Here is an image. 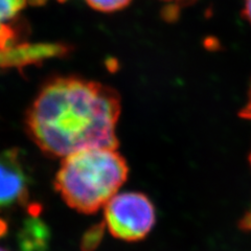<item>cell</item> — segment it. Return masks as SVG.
<instances>
[{
	"label": "cell",
	"instance_id": "6da1fadb",
	"mask_svg": "<svg viewBox=\"0 0 251 251\" xmlns=\"http://www.w3.org/2000/svg\"><path fill=\"white\" fill-rule=\"evenodd\" d=\"M119 93L106 85L78 77L46 83L26 113V130L47 155L66 157L86 149L116 150Z\"/></svg>",
	"mask_w": 251,
	"mask_h": 251
},
{
	"label": "cell",
	"instance_id": "7a4b0ae2",
	"mask_svg": "<svg viewBox=\"0 0 251 251\" xmlns=\"http://www.w3.org/2000/svg\"><path fill=\"white\" fill-rule=\"evenodd\" d=\"M128 177V166L116 150L86 149L66 156L54 187L68 206L93 214L119 192Z\"/></svg>",
	"mask_w": 251,
	"mask_h": 251
},
{
	"label": "cell",
	"instance_id": "3957f363",
	"mask_svg": "<svg viewBox=\"0 0 251 251\" xmlns=\"http://www.w3.org/2000/svg\"><path fill=\"white\" fill-rule=\"evenodd\" d=\"M104 207L108 230L123 241L143 240L155 224V208L144 194H116Z\"/></svg>",
	"mask_w": 251,
	"mask_h": 251
},
{
	"label": "cell",
	"instance_id": "277c9868",
	"mask_svg": "<svg viewBox=\"0 0 251 251\" xmlns=\"http://www.w3.org/2000/svg\"><path fill=\"white\" fill-rule=\"evenodd\" d=\"M29 185L30 178L18 149L0 153V210L25 204Z\"/></svg>",
	"mask_w": 251,
	"mask_h": 251
},
{
	"label": "cell",
	"instance_id": "5b68a950",
	"mask_svg": "<svg viewBox=\"0 0 251 251\" xmlns=\"http://www.w3.org/2000/svg\"><path fill=\"white\" fill-rule=\"evenodd\" d=\"M68 51L65 45L56 43L19 44L0 47V68H19L39 64L45 60L62 57Z\"/></svg>",
	"mask_w": 251,
	"mask_h": 251
},
{
	"label": "cell",
	"instance_id": "8992f818",
	"mask_svg": "<svg viewBox=\"0 0 251 251\" xmlns=\"http://www.w3.org/2000/svg\"><path fill=\"white\" fill-rule=\"evenodd\" d=\"M28 0H0V47L13 45L10 23L17 17Z\"/></svg>",
	"mask_w": 251,
	"mask_h": 251
},
{
	"label": "cell",
	"instance_id": "52a82bcc",
	"mask_svg": "<svg viewBox=\"0 0 251 251\" xmlns=\"http://www.w3.org/2000/svg\"><path fill=\"white\" fill-rule=\"evenodd\" d=\"M26 227L22 231V250L23 251H40L44 248L49 238V231L41 221L27 222Z\"/></svg>",
	"mask_w": 251,
	"mask_h": 251
},
{
	"label": "cell",
	"instance_id": "ba28073f",
	"mask_svg": "<svg viewBox=\"0 0 251 251\" xmlns=\"http://www.w3.org/2000/svg\"><path fill=\"white\" fill-rule=\"evenodd\" d=\"M94 10L100 12H115L127 6L131 0H86Z\"/></svg>",
	"mask_w": 251,
	"mask_h": 251
},
{
	"label": "cell",
	"instance_id": "9c48e42d",
	"mask_svg": "<svg viewBox=\"0 0 251 251\" xmlns=\"http://www.w3.org/2000/svg\"><path fill=\"white\" fill-rule=\"evenodd\" d=\"M104 227L103 225L93 226L87 232L84 234L82 241V249L83 251H92L96 248L103 237Z\"/></svg>",
	"mask_w": 251,
	"mask_h": 251
},
{
	"label": "cell",
	"instance_id": "30bf717a",
	"mask_svg": "<svg viewBox=\"0 0 251 251\" xmlns=\"http://www.w3.org/2000/svg\"><path fill=\"white\" fill-rule=\"evenodd\" d=\"M240 115L243 117V119L251 120V84H250V89H249V93H248V101H247V104L244 106V108L242 109Z\"/></svg>",
	"mask_w": 251,
	"mask_h": 251
},
{
	"label": "cell",
	"instance_id": "8fae6325",
	"mask_svg": "<svg viewBox=\"0 0 251 251\" xmlns=\"http://www.w3.org/2000/svg\"><path fill=\"white\" fill-rule=\"evenodd\" d=\"M241 226L243 227V229L251 230V209L245 215V217L243 218Z\"/></svg>",
	"mask_w": 251,
	"mask_h": 251
},
{
	"label": "cell",
	"instance_id": "7c38bea8",
	"mask_svg": "<svg viewBox=\"0 0 251 251\" xmlns=\"http://www.w3.org/2000/svg\"><path fill=\"white\" fill-rule=\"evenodd\" d=\"M243 15L245 16V18L251 23V0H245L244 11H243Z\"/></svg>",
	"mask_w": 251,
	"mask_h": 251
},
{
	"label": "cell",
	"instance_id": "4fadbf2b",
	"mask_svg": "<svg viewBox=\"0 0 251 251\" xmlns=\"http://www.w3.org/2000/svg\"><path fill=\"white\" fill-rule=\"evenodd\" d=\"M163 1L172 2L175 4H188V3H192L194 0H163Z\"/></svg>",
	"mask_w": 251,
	"mask_h": 251
},
{
	"label": "cell",
	"instance_id": "5bb4252c",
	"mask_svg": "<svg viewBox=\"0 0 251 251\" xmlns=\"http://www.w3.org/2000/svg\"><path fill=\"white\" fill-rule=\"evenodd\" d=\"M30 4H34V5H41V4H44L47 0H28ZM58 1L60 2H64L65 0H58Z\"/></svg>",
	"mask_w": 251,
	"mask_h": 251
},
{
	"label": "cell",
	"instance_id": "9a60e30c",
	"mask_svg": "<svg viewBox=\"0 0 251 251\" xmlns=\"http://www.w3.org/2000/svg\"><path fill=\"white\" fill-rule=\"evenodd\" d=\"M0 251H7V250L4 249V248H2V247H0Z\"/></svg>",
	"mask_w": 251,
	"mask_h": 251
}]
</instances>
